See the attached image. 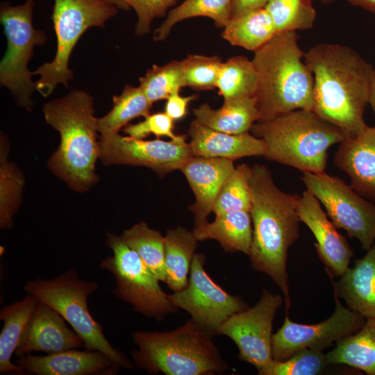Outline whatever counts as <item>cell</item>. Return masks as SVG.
I'll list each match as a JSON object with an SVG mask.
<instances>
[{
    "label": "cell",
    "instance_id": "1",
    "mask_svg": "<svg viewBox=\"0 0 375 375\" xmlns=\"http://www.w3.org/2000/svg\"><path fill=\"white\" fill-rule=\"evenodd\" d=\"M303 60L314 77L312 110L337 126L344 140L358 137L367 126L372 64L351 47L332 43L310 47Z\"/></svg>",
    "mask_w": 375,
    "mask_h": 375
},
{
    "label": "cell",
    "instance_id": "2",
    "mask_svg": "<svg viewBox=\"0 0 375 375\" xmlns=\"http://www.w3.org/2000/svg\"><path fill=\"white\" fill-rule=\"evenodd\" d=\"M250 214L253 240L249 257L252 268L269 276L281 289L286 311L290 307L288 253L299 237L298 194L282 191L263 165L251 167Z\"/></svg>",
    "mask_w": 375,
    "mask_h": 375
},
{
    "label": "cell",
    "instance_id": "3",
    "mask_svg": "<svg viewBox=\"0 0 375 375\" xmlns=\"http://www.w3.org/2000/svg\"><path fill=\"white\" fill-rule=\"evenodd\" d=\"M297 41L294 31L277 33L253 51L251 60L258 74L253 97L259 120L298 109L313 110L314 77Z\"/></svg>",
    "mask_w": 375,
    "mask_h": 375
},
{
    "label": "cell",
    "instance_id": "4",
    "mask_svg": "<svg viewBox=\"0 0 375 375\" xmlns=\"http://www.w3.org/2000/svg\"><path fill=\"white\" fill-rule=\"evenodd\" d=\"M43 112L47 124L60 135V146L49 162L50 168L75 190H87L97 180L99 158L98 118L92 97L85 91L72 90L46 103Z\"/></svg>",
    "mask_w": 375,
    "mask_h": 375
},
{
    "label": "cell",
    "instance_id": "5",
    "mask_svg": "<svg viewBox=\"0 0 375 375\" xmlns=\"http://www.w3.org/2000/svg\"><path fill=\"white\" fill-rule=\"evenodd\" d=\"M250 132L265 142L266 158L302 172H324L329 148L344 140L337 126L307 109L258 120Z\"/></svg>",
    "mask_w": 375,
    "mask_h": 375
},
{
    "label": "cell",
    "instance_id": "6",
    "mask_svg": "<svg viewBox=\"0 0 375 375\" xmlns=\"http://www.w3.org/2000/svg\"><path fill=\"white\" fill-rule=\"evenodd\" d=\"M132 338L135 365L149 374H213L228 368L212 336L192 319L169 332L136 331Z\"/></svg>",
    "mask_w": 375,
    "mask_h": 375
},
{
    "label": "cell",
    "instance_id": "7",
    "mask_svg": "<svg viewBox=\"0 0 375 375\" xmlns=\"http://www.w3.org/2000/svg\"><path fill=\"white\" fill-rule=\"evenodd\" d=\"M98 288L96 282L82 280L75 270L69 269L52 279L29 281L24 288L60 314L83 340L86 350L99 351L119 368L132 369L133 365L111 345L88 309V297Z\"/></svg>",
    "mask_w": 375,
    "mask_h": 375
},
{
    "label": "cell",
    "instance_id": "8",
    "mask_svg": "<svg viewBox=\"0 0 375 375\" xmlns=\"http://www.w3.org/2000/svg\"><path fill=\"white\" fill-rule=\"evenodd\" d=\"M117 13V8L103 0H54L52 21L57 39L54 58L35 71L36 90L49 96L58 84L68 87L74 77L68 65L72 52L82 35L91 27H103Z\"/></svg>",
    "mask_w": 375,
    "mask_h": 375
},
{
    "label": "cell",
    "instance_id": "9",
    "mask_svg": "<svg viewBox=\"0 0 375 375\" xmlns=\"http://www.w3.org/2000/svg\"><path fill=\"white\" fill-rule=\"evenodd\" d=\"M34 0L18 6L1 4L0 20L7 38V49L0 63V83L14 95L19 105L31 110L35 89L33 72L28 68L35 46L47 41L45 33L33 25Z\"/></svg>",
    "mask_w": 375,
    "mask_h": 375
},
{
    "label": "cell",
    "instance_id": "10",
    "mask_svg": "<svg viewBox=\"0 0 375 375\" xmlns=\"http://www.w3.org/2000/svg\"><path fill=\"white\" fill-rule=\"evenodd\" d=\"M106 245L113 254L102 260L100 267L114 276L115 296L130 303L135 311L158 321L178 310L162 290L160 280L121 237L108 233Z\"/></svg>",
    "mask_w": 375,
    "mask_h": 375
},
{
    "label": "cell",
    "instance_id": "11",
    "mask_svg": "<svg viewBox=\"0 0 375 375\" xmlns=\"http://www.w3.org/2000/svg\"><path fill=\"white\" fill-rule=\"evenodd\" d=\"M301 180L324 207L338 228L357 239L364 250L375 244V205L340 178L324 172H303Z\"/></svg>",
    "mask_w": 375,
    "mask_h": 375
},
{
    "label": "cell",
    "instance_id": "12",
    "mask_svg": "<svg viewBox=\"0 0 375 375\" xmlns=\"http://www.w3.org/2000/svg\"><path fill=\"white\" fill-rule=\"evenodd\" d=\"M205 261L204 255L194 254L188 285L169 294V299L212 337L231 315L249 307L240 297L228 294L211 278L205 270Z\"/></svg>",
    "mask_w": 375,
    "mask_h": 375
},
{
    "label": "cell",
    "instance_id": "13",
    "mask_svg": "<svg viewBox=\"0 0 375 375\" xmlns=\"http://www.w3.org/2000/svg\"><path fill=\"white\" fill-rule=\"evenodd\" d=\"M283 302L281 295L264 290L256 305L231 315L218 331L235 342L238 358L253 365L258 372L274 359L273 322Z\"/></svg>",
    "mask_w": 375,
    "mask_h": 375
},
{
    "label": "cell",
    "instance_id": "14",
    "mask_svg": "<svg viewBox=\"0 0 375 375\" xmlns=\"http://www.w3.org/2000/svg\"><path fill=\"white\" fill-rule=\"evenodd\" d=\"M192 156L185 135L178 140L165 141L158 138L144 140L115 133L101 135L99 140V158L105 165L146 167L160 177L180 170Z\"/></svg>",
    "mask_w": 375,
    "mask_h": 375
},
{
    "label": "cell",
    "instance_id": "15",
    "mask_svg": "<svg viewBox=\"0 0 375 375\" xmlns=\"http://www.w3.org/2000/svg\"><path fill=\"white\" fill-rule=\"evenodd\" d=\"M335 308L326 319L314 324L292 322L286 316L282 326L272 335V356L283 361L297 351L308 348L323 351L345 337L358 331L366 318L344 307L333 292Z\"/></svg>",
    "mask_w": 375,
    "mask_h": 375
},
{
    "label": "cell",
    "instance_id": "16",
    "mask_svg": "<svg viewBox=\"0 0 375 375\" xmlns=\"http://www.w3.org/2000/svg\"><path fill=\"white\" fill-rule=\"evenodd\" d=\"M300 222L313 234L317 254L324 264L331 278L341 276L349 267L353 250L346 238L340 234L322 208L317 198L306 190L297 205Z\"/></svg>",
    "mask_w": 375,
    "mask_h": 375
},
{
    "label": "cell",
    "instance_id": "17",
    "mask_svg": "<svg viewBox=\"0 0 375 375\" xmlns=\"http://www.w3.org/2000/svg\"><path fill=\"white\" fill-rule=\"evenodd\" d=\"M56 311L38 302L15 352L24 356L33 351L48 354L85 347L83 340L69 328Z\"/></svg>",
    "mask_w": 375,
    "mask_h": 375
},
{
    "label": "cell",
    "instance_id": "18",
    "mask_svg": "<svg viewBox=\"0 0 375 375\" xmlns=\"http://www.w3.org/2000/svg\"><path fill=\"white\" fill-rule=\"evenodd\" d=\"M235 167L231 160L192 156L181 168L194 194L195 201L189 209L195 226L208 222L217 197Z\"/></svg>",
    "mask_w": 375,
    "mask_h": 375
},
{
    "label": "cell",
    "instance_id": "19",
    "mask_svg": "<svg viewBox=\"0 0 375 375\" xmlns=\"http://www.w3.org/2000/svg\"><path fill=\"white\" fill-rule=\"evenodd\" d=\"M26 372L38 375L115 374L119 367L99 351H62L47 356L27 354L16 360Z\"/></svg>",
    "mask_w": 375,
    "mask_h": 375
},
{
    "label": "cell",
    "instance_id": "20",
    "mask_svg": "<svg viewBox=\"0 0 375 375\" xmlns=\"http://www.w3.org/2000/svg\"><path fill=\"white\" fill-rule=\"evenodd\" d=\"M334 163L349 177L356 192L375 201V126L367 125L358 137L340 142Z\"/></svg>",
    "mask_w": 375,
    "mask_h": 375
},
{
    "label": "cell",
    "instance_id": "21",
    "mask_svg": "<svg viewBox=\"0 0 375 375\" xmlns=\"http://www.w3.org/2000/svg\"><path fill=\"white\" fill-rule=\"evenodd\" d=\"M190 145L194 156L221 158L234 161L248 157L265 156V142L251 133L228 134L211 129L193 120L189 127Z\"/></svg>",
    "mask_w": 375,
    "mask_h": 375
},
{
    "label": "cell",
    "instance_id": "22",
    "mask_svg": "<svg viewBox=\"0 0 375 375\" xmlns=\"http://www.w3.org/2000/svg\"><path fill=\"white\" fill-rule=\"evenodd\" d=\"M333 282L335 292L347 307L364 317H375V244Z\"/></svg>",
    "mask_w": 375,
    "mask_h": 375
},
{
    "label": "cell",
    "instance_id": "23",
    "mask_svg": "<svg viewBox=\"0 0 375 375\" xmlns=\"http://www.w3.org/2000/svg\"><path fill=\"white\" fill-rule=\"evenodd\" d=\"M193 233L199 241L215 240L224 251L249 256L253 240L250 212L235 211L215 216L212 222L195 226Z\"/></svg>",
    "mask_w": 375,
    "mask_h": 375
},
{
    "label": "cell",
    "instance_id": "24",
    "mask_svg": "<svg viewBox=\"0 0 375 375\" xmlns=\"http://www.w3.org/2000/svg\"><path fill=\"white\" fill-rule=\"evenodd\" d=\"M196 119L203 125L228 134L249 132L259 120L254 97L225 99L218 109L203 103L193 110Z\"/></svg>",
    "mask_w": 375,
    "mask_h": 375
},
{
    "label": "cell",
    "instance_id": "25",
    "mask_svg": "<svg viewBox=\"0 0 375 375\" xmlns=\"http://www.w3.org/2000/svg\"><path fill=\"white\" fill-rule=\"evenodd\" d=\"M39 301L28 294L23 299L3 306L0 310L3 327L0 333V372L25 374L26 372L11 362L27 324Z\"/></svg>",
    "mask_w": 375,
    "mask_h": 375
},
{
    "label": "cell",
    "instance_id": "26",
    "mask_svg": "<svg viewBox=\"0 0 375 375\" xmlns=\"http://www.w3.org/2000/svg\"><path fill=\"white\" fill-rule=\"evenodd\" d=\"M335 344L326 353L329 364H342L375 375V317L367 318L358 331Z\"/></svg>",
    "mask_w": 375,
    "mask_h": 375
},
{
    "label": "cell",
    "instance_id": "27",
    "mask_svg": "<svg viewBox=\"0 0 375 375\" xmlns=\"http://www.w3.org/2000/svg\"><path fill=\"white\" fill-rule=\"evenodd\" d=\"M198 242L193 231L181 226L167 231L165 236V283L174 292L188 285Z\"/></svg>",
    "mask_w": 375,
    "mask_h": 375
},
{
    "label": "cell",
    "instance_id": "28",
    "mask_svg": "<svg viewBox=\"0 0 375 375\" xmlns=\"http://www.w3.org/2000/svg\"><path fill=\"white\" fill-rule=\"evenodd\" d=\"M276 33L272 19L263 7L231 17L222 37L233 46L255 51Z\"/></svg>",
    "mask_w": 375,
    "mask_h": 375
},
{
    "label": "cell",
    "instance_id": "29",
    "mask_svg": "<svg viewBox=\"0 0 375 375\" xmlns=\"http://www.w3.org/2000/svg\"><path fill=\"white\" fill-rule=\"evenodd\" d=\"M152 103L140 87L126 85L122 93L112 98V108L97 119V131L101 135L119 133L131 120L150 115Z\"/></svg>",
    "mask_w": 375,
    "mask_h": 375
},
{
    "label": "cell",
    "instance_id": "30",
    "mask_svg": "<svg viewBox=\"0 0 375 375\" xmlns=\"http://www.w3.org/2000/svg\"><path fill=\"white\" fill-rule=\"evenodd\" d=\"M231 1L185 0L169 12L165 20L155 31L153 40H165L176 24L195 17H208L213 20L217 27L224 28L231 17Z\"/></svg>",
    "mask_w": 375,
    "mask_h": 375
},
{
    "label": "cell",
    "instance_id": "31",
    "mask_svg": "<svg viewBox=\"0 0 375 375\" xmlns=\"http://www.w3.org/2000/svg\"><path fill=\"white\" fill-rule=\"evenodd\" d=\"M257 85L258 74L252 60L238 56L222 63L216 88L224 100L253 97Z\"/></svg>",
    "mask_w": 375,
    "mask_h": 375
},
{
    "label": "cell",
    "instance_id": "32",
    "mask_svg": "<svg viewBox=\"0 0 375 375\" xmlns=\"http://www.w3.org/2000/svg\"><path fill=\"white\" fill-rule=\"evenodd\" d=\"M121 238L139 255L156 276L165 282V237L145 222H140L124 231Z\"/></svg>",
    "mask_w": 375,
    "mask_h": 375
},
{
    "label": "cell",
    "instance_id": "33",
    "mask_svg": "<svg viewBox=\"0 0 375 375\" xmlns=\"http://www.w3.org/2000/svg\"><path fill=\"white\" fill-rule=\"evenodd\" d=\"M251 167L240 164L227 178L215 201L212 212L215 216L235 211H250Z\"/></svg>",
    "mask_w": 375,
    "mask_h": 375
},
{
    "label": "cell",
    "instance_id": "34",
    "mask_svg": "<svg viewBox=\"0 0 375 375\" xmlns=\"http://www.w3.org/2000/svg\"><path fill=\"white\" fill-rule=\"evenodd\" d=\"M140 87L153 103L167 99L187 86L183 60H172L164 65H153L139 79Z\"/></svg>",
    "mask_w": 375,
    "mask_h": 375
},
{
    "label": "cell",
    "instance_id": "35",
    "mask_svg": "<svg viewBox=\"0 0 375 375\" xmlns=\"http://www.w3.org/2000/svg\"><path fill=\"white\" fill-rule=\"evenodd\" d=\"M312 0H268L265 8L276 33L305 31L312 27L316 11Z\"/></svg>",
    "mask_w": 375,
    "mask_h": 375
},
{
    "label": "cell",
    "instance_id": "36",
    "mask_svg": "<svg viewBox=\"0 0 375 375\" xmlns=\"http://www.w3.org/2000/svg\"><path fill=\"white\" fill-rule=\"evenodd\" d=\"M329 363L326 354L308 348L300 349L283 361L273 359L258 372L260 375H317L322 374Z\"/></svg>",
    "mask_w": 375,
    "mask_h": 375
},
{
    "label": "cell",
    "instance_id": "37",
    "mask_svg": "<svg viewBox=\"0 0 375 375\" xmlns=\"http://www.w3.org/2000/svg\"><path fill=\"white\" fill-rule=\"evenodd\" d=\"M183 61L187 86L198 90L216 88L223 63L220 57L190 54Z\"/></svg>",
    "mask_w": 375,
    "mask_h": 375
},
{
    "label": "cell",
    "instance_id": "38",
    "mask_svg": "<svg viewBox=\"0 0 375 375\" xmlns=\"http://www.w3.org/2000/svg\"><path fill=\"white\" fill-rule=\"evenodd\" d=\"M2 149V147H1ZM1 151V206L0 226L8 228L12 224V217L15 213L19 198L23 180L15 167L8 162Z\"/></svg>",
    "mask_w": 375,
    "mask_h": 375
},
{
    "label": "cell",
    "instance_id": "39",
    "mask_svg": "<svg viewBox=\"0 0 375 375\" xmlns=\"http://www.w3.org/2000/svg\"><path fill=\"white\" fill-rule=\"evenodd\" d=\"M174 120L165 112L149 115L144 119L135 124L126 126L124 132L128 136L136 139H144L151 134L157 138L165 136L171 140H178L183 135L174 134Z\"/></svg>",
    "mask_w": 375,
    "mask_h": 375
},
{
    "label": "cell",
    "instance_id": "40",
    "mask_svg": "<svg viewBox=\"0 0 375 375\" xmlns=\"http://www.w3.org/2000/svg\"><path fill=\"white\" fill-rule=\"evenodd\" d=\"M176 0H128L130 8L137 15L135 34L144 35L150 32L152 21L165 15L167 9L172 6Z\"/></svg>",
    "mask_w": 375,
    "mask_h": 375
},
{
    "label": "cell",
    "instance_id": "41",
    "mask_svg": "<svg viewBox=\"0 0 375 375\" xmlns=\"http://www.w3.org/2000/svg\"><path fill=\"white\" fill-rule=\"evenodd\" d=\"M197 97V95L182 97L179 91L176 92L167 99L165 112L174 121L180 119L186 115L190 102Z\"/></svg>",
    "mask_w": 375,
    "mask_h": 375
},
{
    "label": "cell",
    "instance_id": "42",
    "mask_svg": "<svg viewBox=\"0 0 375 375\" xmlns=\"http://www.w3.org/2000/svg\"><path fill=\"white\" fill-rule=\"evenodd\" d=\"M267 1L268 0H232L231 17L240 15L253 9L263 8Z\"/></svg>",
    "mask_w": 375,
    "mask_h": 375
},
{
    "label": "cell",
    "instance_id": "43",
    "mask_svg": "<svg viewBox=\"0 0 375 375\" xmlns=\"http://www.w3.org/2000/svg\"><path fill=\"white\" fill-rule=\"evenodd\" d=\"M351 4L375 14V0H347Z\"/></svg>",
    "mask_w": 375,
    "mask_h": 375
},
{
    "label": "cell",
    "instance_id": "44",
    "mask_svg": "<svg viewBox=\"0 0 375 375\" xmlns=\"http://www.w3.org/2000/svg\"><path fill=\"white\" fill-rule=\"evenodd\" d=\"M369 105L372 108V110L375 114V67L372 71L371 77L370 88H369Z\"/></svg>",
    "mask_w": 375,
    "mask_h": 375
},
{
    "label": "cell",
    "instance_id": "45",
    "mask_svg": "<svg viewBox=\"0 0 375 375\" xmlns=\"http://www.w3.org/2000/svg\"><path fill=\"white\" fill-rule=\"evenodd\" d=\"M106 3L117 9L128 10L131 8L128 0H103Z\"/></svg>",
    "mask_w": 375,
    "mask_h": 375
},
{
    "label": "cell",
    "instance_id": "46",
    "mask_svg": "<svg viewBox=\"0 0 375 375\" xmlns=\"http://www.w3.org/2000/svg\"><path fill=\"white\" fill-rule=\"evenodd\" d=\"M324 3H331L334 2L335 0H320Z\"/></svg>",
    "mask_w": 375,
    "mask_h": 375
}]
</instances>
